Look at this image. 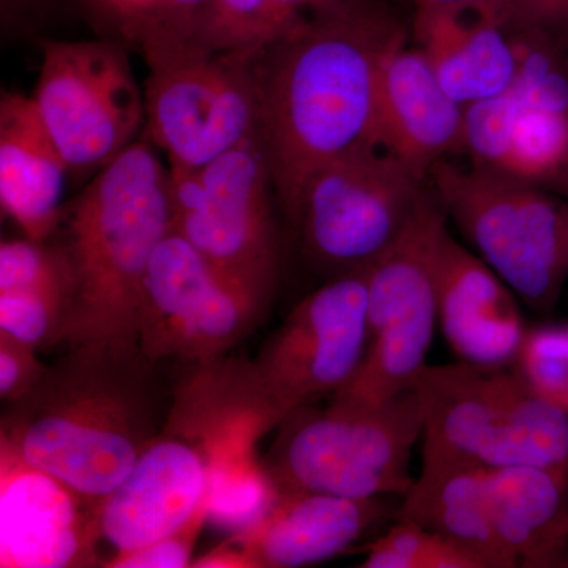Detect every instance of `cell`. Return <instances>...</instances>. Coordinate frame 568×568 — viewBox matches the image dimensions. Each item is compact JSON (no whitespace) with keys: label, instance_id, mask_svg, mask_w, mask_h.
<instances>
[{"label":"cell","instance_id":"6da1fadb","mask_svg":"<svg viewBox=\"0 0 568 568\" xmlns=\"http://www.w3.org/2000/svg\"><path fill=\"white\" fill-rule=\"evenodd\" d=\"M406 37L409 26L386 2L347 0L261 55V138L290 223L317 170L377 148L381 67Z\"/></svg>","mask_w":568,"mask_h":568},{"label":"cell","instance_id":"7a4b0ae2","mask_svg":"<svg viewBox=\"0 0 568 568\" xmlns=\"http://www.w3.org/2000/svg\"><path fill=\"white\" fill-rule=\"evenodd\" d=\"M171 402L140 345L67 347L3 406L0 446L102 503L163 432Z\"/></svg>","mask_w":568,"mask_h":568},{"label":"cell","instance_id":"3957f363","mask_svg":"<svg viewBox=\"0 0 568 568\" xmlns=\"http://www.w3.org/2000/svg\"><path fill=\"white\" fill-rule=\"evenodd\" d=\"M171 231L170 166L140 138L65 204L50 239L70 275L62 345H138L145 274Z\"/></svg>","mask_w":568,"mask_h":568},{"label":"cell","instance_id":"277c9868","mask_svg":"<svg viewBox=\"0 0 568 568\" xmlns=\"http://www.w3.org/2000/svg\"><path fill=\"white\" fill-rule=\"evenodd\" d=\"M413 387L424 407L422 469H568V413L536 394L514 366L426 364Z\"/></svg>","mask_w":568,"mask_h":568},{"label":"cell","instance_id":"5b68a950","mask_svg":"<svg viewBox=\"0 0 568 568\" xmlns=\"http://www.w3.org/2000/svg\"><path fill=\"white\" fill-rule=\"evenodd\" d=\"M280 426L263 462L278 491L377 499L413 485L410 454L424 429L414 387L377 406L332 398L323 413L301 407Z\"/></svg>","mask_w":568,"mask_h":568},{"label":"cell","instance_id":"8992f818","mask_svg":"<svg viewBox=\"0 0 568 568\" xmlns=\"http://www.w3.org/2000/svg\"><path fill=\"white\" fill-rule=\"evenodd\" d=\"M429 181L478 256L534 312H552L568 280V197L452 159Z\"/></svg>","mask_w":568,"mask_h":568},{"label":"cell","instance_id":"52a82bcc","mask_svg":"<svg viewBox=\"0 0 568 568\" xmlns=\"http://www.w3.org/2000/svg\"><path fill=\"white\" fill-rule=\"evenodd\" d=\"M433 193L429 174L362 149L308 179L291 224L313 263L334 276L355 274L394 246Z\"/></svg>","mask_w":568,"mask_h":568},{"label":"cell","instance_id":"ba28073f","mask_svg":"<svg viewBox=\"0 0 568 568\" xmlns=\"http://www.w3.org/2000/svg\"><path fill=\"white\" fill-rule=\"evenodd\" d=\"M190 47L148 63V140L173 173H190L261 132L260 59Z\"/></svg>","mask_w":568,"mask_h":568},{"label":"cell","instance_id":"9c48e42d","mask_svg":"<svg viewBox=\"0 0 568 568\" xmlns=\"http://www.w3.org/2000/svg\"><path fill=\"white\" fill-rule=\"evenodd\" d=\"M448 216L436 192L372 267L368 345L354 376L332 398L377 406L413 388L437 323L436 260Z\"/></svg>","mask_w":568,"mask_h":568},{"label":"cell","instance_id":"30bf717a","mask_svg":"<svg viewBox=\"0 0 568 568\" xmlns=\"http://www.w3.org/2000/svg\"><path fill=\"white\" fill-rule=\"evenodd\" d=\"M41 65L33 102L69 164L70 175H95L145 126L144 92L129 48L114 40L39 41Z\"/></svg>","mask_w":568,"mask_h":568},{"label":"cell","instance_id":"8fae6325","mask_svg":"<svg viewBox=\"0 0 568 568\" xmlns=\"http://www.w3.org/2000/svg\"><path fill=\"white\" fill-rule=\"evenodd\" d=\"M171 201L173 231L272 304L280 275L278 200L261 132L200 170L171 171Z\"/></svg>","mask_w":568,"mask_h":568},{"label":"cell","instance_id":"7c38bea8","mask_svg":"<svg viewBox=\"0 0 568 568\" xmlns=\"http://www.w3.org/2000/svg\"><path fill=\"white\" fill-rule=\"evenodd\" d=\"M366 345V271L334 276L302 298L256 357L244 361L250 395L268 432L301 407L345 386Z\"/></svg>","mask_w":568,"mask_h":568},{"label":"cell","instance_id":"4fadbf2b","mask_svg":"<svg viewBox=\"0 0 568 568\" xmlns=\"http://www.w3.org/2000/svg\"><path fill=\"white\" fill-rule=\"evenodd\" d=\"M511 36L517 78L500 95L466 106L463 155L480 170L568 197V52Z\"/></svg>","mask_w":568,"mask_h":568},{"label":"cell","instance_id":"5bb4252c","mask_svg":"<svg viewBox=\"0 0 568 568\" xmlns=\"http://www.w3.org/2000/svg\"><path fill=\"white\" fill-rule=\"evenodd\" d=\"M268 306L271 302L171 231L145 274L138 345L153 364L211 361L252 334Z\"/></svg>","mask_w":568,"mask_h":568},{"label":"cell","instance_id":"9a60e30c","mask_svg":"<svg viewBox=\"0 0 568 568\" xmlns=\"http://www.w3.org/2000/svg\"><path fill=\"white\" fill-rule=\"evenodd\" d=\"M99 508L0 446V567L103 566Z\"/></svg>","mask_w":568,"mask_h":568},{"label":"cell","instance_id":"2e32d148","mask_svg":"<svg viewBox=\"0 0 568 568\" xmlns=\"http://www.w3.org/2000/svg\"><path fill=\"white\" fill-rule=\"evenodd\" d=\"M384 499L280 491L263 518L194 559L192 567L298 568L325 562L353 548L387 517Z\"/></svg>","mask_w":568,"mask_h":568},{"label":"cell","instance_id":"e0dca14e","mask_svg":"<svg viewBox=\"0 0 568 568\" xmlns=\"http://www.w3.org/2000/svg\"><path fill=\"white\" fill-rule=\"evenodd\" d=\"M207 491L204 448L163 429L125 480L100 503L102 540L115 556L171 536L207 504Z\"/></svg>","mask_w":568,"mask_h":568},{"label":"cell","instance_id":"ac0fdd59","mask_svg":"<svg viewBox=\"0 0 568 568\" xmlns=\"http://www.w3.org/2000/svg\"><path fill=\"white\" fill-rule=\"evenodd\" d=\"M436 293L437 323L459 361L489 368L514 365L528 331L517 294L448 226L437 245Z\"/></svg>","mask_w":568,"mask_h":568},{"label":"cell","instance_id":"d6986e66","mask_svg":"<svg viewBox=\"0 0 568 568\" xmlns=\"http://www.w3.org/2000/svg\"><path fill=\"white\" fill-rule=\"evenodd\" d=\"M465 118L466 108L448 95L409 37L387 52L377 85V149L429 174L463 155Z\"/></svg>","mask_w":568,"mask_h":568},{"label":"cell","instance_id":"ffe728a7","mask_svg":"<svg viewBox=\"0 0 568 568\" xmlns=\"http://www.w3.org/2000/svg\"><path fill=\"white\" fill-rule=\"evenodd\" d=\"M409 39L462 106L500 95L517 78V40L506 18L493 11L466 7L416 11Z\"/></svg>","mask_w":568,"mask_h":568},{"label":"cell","instance_id":"44dd1931","mask_svg":"<svg viewBox=\"0 0 568 568\" xmlns=\"http://www.w3.org/2000/svg\"><path fill=\"white\" fill-rule=\"evenodd\" d=\"M69 164L32 95L0 97V204L24 237L48 242L61 223Z\"/></svg>","mask_w":568,"mask_h":568},{"label":"cell","instance_id":"7402d4cb","mask_svg":"<svg viewBox=\"0 0 568 568\" xmlns=\"http://www.w3.org/2000/svg\"><path fill=\"white\" fill-rule=\"evenodd\" d=\"M497 538L511 567H568V469H488Z\"/></svg>","mask_w":568,"mask_h":568},{"label":"cell","instance_id":"603a6c76","mask_svg":"<svg viewBox=\"0 0 568 568\" xmlns=\"http://www.w3.org/2000/svg\"><path fill=\"white\" fill-rule=\"evenodd\" d=\"M395 519L446 537L484 568H514L497 538L485 467L422 469L402 496Z\"/></svg>","mask_w":568,"mask_h":568},{"label":"cell","instance_id":"cb8c5ba5","mask_svg":"<svg viewBox=\"0 0 568 568\" xmlns=\"http://www.w3.org/2000/svg\"><path fill=\"white\" fill-rule=\"evenodd\" d=\"M209 0H73L95 37L114 40L145 63L190 47Z\"/></svg>","mask_w":568,"mask_h":568},{"label":"cell","instance_id":"d4e9b609","mask_svg":"<svg viewBox=\"0 0 568 568\" xmlns=\"http://www.w3.org/2000/svg\"><path fill=\"white\" fill-rule=\"evenodd\" d=\"M347 0H209L193 33L203 51L263 54L306 21Z\"/></svg>","mask_w":568,"mask_h":568},{"label":"cell","instance_id":"484cf974","mask_svg":"<svg viewBox=\"0 0 568 568\" xmlns=\"http://www.w3.org/2000/svg\"><path fill=\"white\" fill-rule=\"evenodd\" d=\"M254 429H239L205 448L209 463L207 521L242 530L264 517L278 488L256 455Z\"/></svg>","mask_w":568,"mask_h":568},{"label":"cell","instance_id":"4316f807","mask_svg":"<svg viewBox=\"0 0 568 568\" xmlns=\"http://www.w3.org/2000/svg\"><path fill=\"white\" fill-rule=\"evenodd\" d=\"M362 568H484L454 541L414 523L396 521L377 538Z\"/></svg>","mask_w":568,"mask_h":568},{"label":"cell","instance_id":"83f0119b","mask_svg":"<svg viewBox=\"0 0 568 568\" xmlns=\"http://www.w3.org/2000/svg\"><path fill=\"white\" fill-rule=\"evenodd\" d=\"M511 366L536 394L568 413V325L528 328Z\"/></svg>","mask_w":568,"mask_h":568},{"label":"cell","instance_id":"f1b7e54d","mask_svg":"<svg viewBox=\"0 0 568 568\" xmlns=\"http://www.w3.org/2000/svg\"><path fill=\"white\" fill-rule=\"evenodd\" d=\"M69 297L55 293H0V332L39 351L62 345Z\"/></svg>","mask_w":568,"mask_h":568},{"label":"cell","instance_id":"f546056e","mask_svg":"<svg viewBox=\"0 0 568 568\" xmlns=\"http://www.w3.org/2000/svg\"><path fill=\"white\" fill-rule=\"evenodd\" d=\"M207 521V504L186 525L171 536L160 538L134 551L115 555L104 562L110 568H183L192 567L197 537Z\"/></svg>","mask_w":568,"mask_h":568},{"label":"cell","instance_id":"4dcf8cb0","mask_svg":"<svg viewBox=\"0 0 568 568\" xmlns=\"http://www.w3.org/2000/svg\"><path fill=\"white\" fill-rule=\"evenodd\" d=\"M508 31L540 37L568 52V0H510Z\"/></svg>","mask_w":568,"mask_h":568},{"label":"cell","instance_id":"1f68e13d","mask_svg":"<svg viewBox=\"0 0 568 568\" xmlns=\"http://www.w3.org/2000/svg\"><path fill=\"white\" fill-rule=\"evenodd\" d=\"M47 368L36 349L0 332V398L3 405L29 394Z\"/></svg>","mask_w":568,"mask_h":568},{"label":"cell","instance_id":"d6a6232c","mask_svg":"<svg viewBox=\"0 0 568 568\" xmlns=\"http://www.w3.org/2000/svg\"><path fill=\"white\" fill-rule=\"evenodd\" d=\"M61 0H0L3 44L44 39V29L58 14Z\"/></svg>","mask_w":568,"mask_h":568},{"label":"cell","instance_id":"836d02e7","mask_svg":"<svg viewBox=\"0 0 568 568\" xmlns=\"http://www.w3.org/2000/svg\"><path fill=\"white\" fill-rule=\"evenodd\" d=\"M409 7L413 13L422 10L447 9V7H466V9H480L493 11L506 18L510 0H399Z\"/></svg>","mask_w":568,"mask_h":568}]
</instances>
